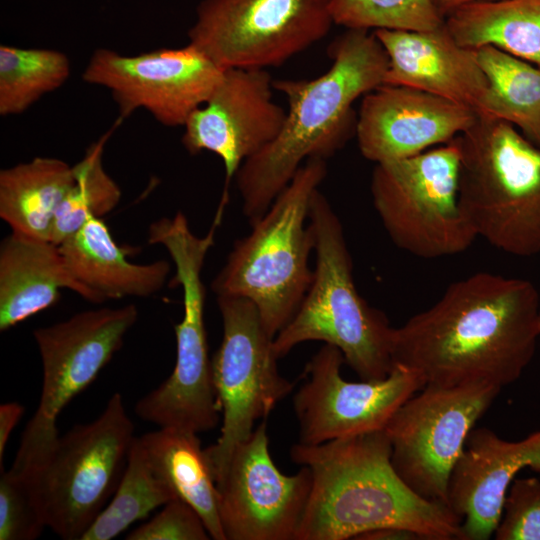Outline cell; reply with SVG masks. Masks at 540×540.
Segmentation results:
<instances>
[{
  "label": "cell",
  "instance_id": "31",
  "mask_svg": "<svg viewBox=\"0 0 540 540\" xmlns=\"http://www.w3.org/2000/svg\"><path fill=\"white\" fill-rule=\"evenodd\" d=\"M47 528L26 482L1 469L0 540H33Z\"/></svg>",
  "mask_w": 540,
  "mask_h": 540
},
{
  "label": "cell",
  "instance_id": "19",
  "mask_svg": "<svg viewBox=\"0 0 540 540\" xmlns=\"http://www.w3.org/2000/svg\"><path fill=\"white\" fill-rule=\"evenodd\" d=\"M526 468L540 473V430L518 441L473 428L455 465L448 506L461 518V540H488L499 523L506 493Z\"/></svg>",
  "mask_w": 540,
  "mask_h": 540
},
{
  "label": "cell",
  "instance_id": "36",
  "mask_svg": "<svg viewBox=\"0 0 540 540\" xmlns=\"http://www.w3.org/2000/svg\"><path fill=\"white\" fill-rule=\"evenodd\" d=\"M438 14L445 18L458 8L479 1H498V0H430Z\"/></svg>",
  "mask_w": 540,
  "mask_h": 540
},
{
  "label": "cell",
  "instance_id": "13",
  "mask_svg": "<svg viewBox=\"0 0 540 540\" xmlns=\"http://www.w3.org/2000/svg\"><path fill=\"white\" fill-rule=\"evenodd\" d=\"M330 0H202L190 44L223 69L279 66L324 38Z\"/></svg>",
  "mask_w": 540,
  "mask_h": 540
},
{
  "label": "cell",
  "instance_id": "6",
  "mask_svg": "<svg viewBox=\"0 0 540 540\" xmlns=\"http://www.w3.org/2000/svg\"><path fill=\"white\" fill-rule=\"evenodd\" d=\"M455 140L459 201L477 237L511 255L540 253V148L512 124L480 115Z\"/></svg>",
  "mask_w": 540,
  "mask_h": 540
},
{
  "label": "cell",
  "instance_id": "21",
  "mask_svg": "<svg viewBox=\"0 0 540 540\" xmlns=\"http://www.w3.org/2000/svg\"><path fill=\"white\" fill-rule=\"evenodd\" d=\"M102 303L70 272L59 245L11 232L0 245V330L54 305L61 289Z\"/></svg>",
  "mask_w": 540,
  "mask_h": 540
},
{
  "label": "cell",
  "instance_id": "11",
  "mask_svg": "<svg viewBox=\"0 0 540 540\" xmlns=\"http://www.w3.org/2000/svg\"><path fill=\"white\" fill-rule=\"evenodd\" d=\"M501 388L485 383L426 384L392 415L384 430L391 463L422 498L448 506V487L467 437Z\"/></svg>",
  "mask_w": 540,
  "mask_h": 540
},
{
  "label": "cell",
  "instance_id": "20",
  "mask_svg": "<svg viewBox=\"0 0 540 540\" xmlns=\"http://www.w3.org/2000/svg\"><path fill=\"white\" fill-rule=\"evenodd\" d=\"M388 56L384 83L415 88L478 113L488 79L477 49L460 45L445 22L431 30L373 31Z\"/></svg>",
  "mask_w": 540,
  "mask_h": 540
},
{
  "label": "cell",
  "instance_id": "32",
  "mask_svg": "<svg viewBox=\"0 0 540 540\" xmlns=\"http://www.w3.org/2000/svg\"><path fill=\"white\" fill-rule=\"evenodd\" d=\"M493 536L496 540H540V479L512 482Z\"/></svg>",
  "mask_w": 540,
  "mask_h": 540
},
{
  "label": "cell",
  "instance_id": "33",
  "mask_svg": "<svg viewBox=\"0 0 540 540\" xmlns=\"http://www.w3.org/2000/svg\"><path fill=\"white\" fill-rule=\"evenodd\" d=\"M211 538L197 511L188 503L173 499L150 521L140 525L127 540H207Z\"/></svg>",
  "mask_w": 540,
  "mask_h": 540
},
{
  "label": "cell",
  "instance_id": "16",
  "mask_svg": "<svg viewBox=\"0 0 540 540\" xmlns=\"http://www.w3.org/2000/svg\"><path fill=\"white\" fill-rule=\"evenodd\" d=\"M216 486L225 540H295L312 474L306 466L294 475L276 467L263 420L234 448Z\"/></svg>",
  "mask_w": 540,
  "mask_h": 540
},
{
  "label": "cell",
  "instance_id": "12",
  "mask_svg": "<svg viewBox=\"0 0 540 540\" xmlns=\"http://www.w3.org/2000/svg\"><path fill=\"white\" fill-rule=\"evenodd\" d=\"M223 337L213 356L212 374L222 415L217 442L205 453L216 479L234 448L254 431L294 384L278 371L273 339L255 305L244 298L217 296Z\"/></svg>",
  "mask_w": 540,
  "mask_h": 540
},
{
  "label": "cell",
  "instance_id": "26",
  "mask_svg": "<svg viewBox=\"0 0 540 540\" xmlns=\"http://www.w3.org/2000/svg\"><path fill=\"white\" fill-rule=\"evenodd\" d=\"M477 54L489 84L477 115L518 127L540 148V68L493 46Z\"/></svg>",
  "mask_w": 540,
  "mask_h": 540
},
{
  "label": "cell",
  "instance_id": "7",
  "mask_svg": "<svg viewBox=\"0 0 540 540\" xmlns=\"http://www.w3.org/2000/svg\"><path fill=\"white\" fill-rule=\"evenodd\" d=\"M216 225L205 236H196L187 218L156 221L149 231L150 244L168 251L176 269L175 279L183 290V317L174 326L176 362L170 376L142 397L135 406L137 416L158 427L195 432L215 428L220 407L214 387L204 320L205 287L201 272L206 255L215 243Z\"/></svg>",
  "mask_w": 540,
  "mask_h": 540
},
{
  "label": "cell",
  "instance_id": "37",
  "mask_svg": "<svg viewBox=\"0 0 540 540\" xmlns=\"http://www.w3.org/2000/svg\"><path fill=\"white\" fill-rule=\"evenodd\" d=\"M538 324H539V331H540V291H539V311H538Z\"/></svg>",
  "mask_w": 540,
  "mask_h": 540
},
{
  "label": "cell",
  "instance_id": "4",
  "mask_svg": "<svg viewBox=\"0 0 540 540\" xmlns=\"http://www.w3.org/2000/svg\"><path fill=\"white\" fill-rule=\"evenodd\" d=\"M309 223L314 234L313 279L291 320L273 339L278 359L307 341L337 347L363 381L382 380L393 368L394 327L358 293L342 223L317 189Z\"/></svg>",
  "mask_w": 540,
  "mask_h": 540
},
{
  "label": "cell",
  "instance_id": "22",
  "mask_svg": "<svg viewBox=\"0 0 540 540\" xmlns=\"http://www.w3.org/2000/svg\"><path fill=\"white\" fill-rule=\"evenodd\" d=\"M65 262L77 281L102 301L149 297L159 292L171 266L165 260L135 264L113 239L102 218L91 217L60 245Z\"/></svg>",
  "mask_w": 540,
  "mask_h": 540
},
{
  "label": "cell",
  "instance_id": "10",
  "mask_svg": "<svg viewBox=\"0 0 540 540\" xmlns=\"http://www.w3.org/2000/svg\"><path fill=\"white\" fill-rule=\"evenodd\" d=\"M137 319V307L128 304L81 311L34 330L42 363L41 394L23 431L11 473L23 477L44 459L60 436L58 416L119 351Z\"/></svg>",
  "mask_w": 540,
  "mask_h": 540
},
{
  "label": "cell",
  "instance_id": "18",
  "mask_svg": "<svg viewBox=\"0 0 540 540\" xmlns=\"http://www.w3.org/2000/svg\"><path fill=\"white\" fill-rule=\"evenodd\" d=\"M476 119L467 106L415 88L382 84L365 94L355 134L363 157L380 163L448 143Z\"/></svg>",
  "mask_w": 540,
  "mask_h": 540
},
{
  "label": "cell",
  "instance_id": "25",
  "mask_svg": "<svg viewBox=\"0 0 540 540\" xmlns=\"http://www.w3.org/2000/svg\"><path fill=\"white\" fill-rule=\"evenodd\" d=\"M444 22L464 47L493 46L540 68V0L474 2Z\"/></svg>",
  "mask_w": 540,
  "mask_h": 540
},
{
  "label": "cell",
  "instance_id": "30",
  "mask_svg": "<svg viewBox=\"0 0 540 540\" xmlns=\"http://www.w3.org/2000/svg\"><path fill=\"white\" fill-rule=\"evenodd\" d=\"M330 12L347 29L425 31L444 23L430 0H330Z\"/></svg>",
  "mask_w": 540,
  "mask_h": 540
},
{
  "label": "cell",
  "instance_id": "15",
  "mask_svg": "<svg viewBox=\"0 0 540 540\" xmlns=\"http://www.w3.org/2000/svg\"><path fill=\"white\" fill-rule=\"evenodd\" d=\"M341 351L324 344L308 362L307 380L293 397L299 443L330 440L382 430L395 411L426 384L414 371L394 364L387 377L351 382L341 375Z\"/></svg>",
  "mask_w": 540,
  "mask_h": 540
},
{
  "label": "cell",
  "instance_id": "17",
  "mask_svg": "<svg viewBox=\"0 0 540 540\" xmlns=\"http://www.w3.org/2000/svg\"><path fill=\"white\" fill-rule=\"evenodd\" d=\"M273 81L264 68H227L207 101L186 121L181 139L192 155L216 154L225 168L220 206L242 163L271 143L281 131L287 111L273 100Z\"/></svg>",
  "mask_w": 540,
  "mask_h": 540
},
{
  "label": "cell",
  "instance_id": "8",
  "mask_svg": "<svg viewBox=\"0 0 540 540\" xmlns=\"http://www.w3.org/2000/svg\"><path fill=\"white\" fill-rule=\"evenodd\" d=\"M134 425L115 392L93 421L59 436L23 479L45 521L60 538L81 540L114 494L125 469Z\"/></svg>",
  "mask_w": 540,
  "mask_h": 540
},
{
  "label": "cell",
  "instance_id": "29",
  "mask_svg": "<svg viewBox=\"0 0 540 540\" xmlns=\"http://www.w3.org/2000/svg\"><path fill=\"white\" fill-rule=\"evenodd\" d=\"M112 132L92 143L74 168V182L63 198L50 241L60 245L91 217L103 218L116 208L122 192L103 166L104 146Z\"/></svg>",
  "mask_w": 540,
  "mask_h": 540
},
{
  "label": "cell",
  "instance_id": "14",
  "mask_svg": "<svg viewBox=\"0 0 540 540\" xmlns=\"http://www.w3.org/2000/svg\"><path fill=\"white\" fill-rule=\"evenodd\" d=\"M224 71L190 43L132 56L99 48L82 79L110 91L121 119L143 109L161 125L178 127L207 101Z\"/></svg>",
  "mask_w": 540,
  "mask_h": 540
},
{
  "label": "cell",
  "instance_id": "24",
  "mask_svg": "<svg viewBox=\"0 0 540 540\" xmlns=\"http://www.w3.org/2000/svg\"><path fill=\"white\" fill-rule=\"evenodd\" d=\"M139 439L152 466L176 498L197 511L211 538L225 540L216 482L198 434L159 427Z\"/></svg>",
  "mask_w": 540,
  "mask_h": 540
},
{
  "label": "cell",
  "instance_id": "27",
  "mask_svg": "<svg viewBox=\"0 0 540 540\" xmlns=\"http://www.w3.org/2000/svg\"><path fill=\"white\" fill-rule=\"evenodd\" d=\"M173 499H177L173 491L152 466L139 437H135L113 498L81 540L117 537L131 524Z\"/></svg>",
  "mask_w": 540,
  "mask_h": 540
},
{
  "label": "cell",
  "instance_id": "9",
  "mask_svg": "<svg viewBox=\"0 0 540 540\" xmlns=\"http://www.w3.org/2000/svg\"><path fill=\"white\" fill-rule=\"evenodd\" d=\"M459 165L455 138L410 157L375 163L373 206L398 248L432 259L473 244L477 235L459 201Z\"/></svg>",
  "mask_w": 540,
  "mask_h": 540
},
{
  "label": "cell",
  "instance_id": "23",
  "mask_svg": "<svg viewBox=\"0 0 540 540\" xmlns=\"http://www.w3.org/2000/svg\"><path fill=\"white\" fill-rule=\"evenodd\" d=\"M74 182V168L35 157L0 171V217L12 232L50 241L57 210Z\"/></svg>",
  "mask_w": 540,
  "mask_h": 540
},
{
  "label": "cell",
  "instance_id": "3",
  "mask_svg": "<svg viewBox=\"0 0 540 540\" xmlns=\"http://www.w3.org/2000/svg\"><path fill=\"white\" fill-rule=\"evenodd\" d=\"M329 55L330 68L317 78L273 81L288 101L283 127L235 174L249 223L268 210L306 160H326L343 147L355 132L353 102L384 83L388 56L374 32L347 29Z\"/></svg>",
  "mask_w": 540,
  "mask_h": 540
},
{
  "label": "cell",
  "instance_id": "28",
  "mask_svg": "<svg viewBox=\"0 0 540 540\" xmlns=\"http://www.w3.org/2000/svg\"><path fill=\"white\" fill-rule=\"evenodd\" d=\"M66 54L54 49L0 46V115H18L70 77Z\"/></svg>",
  "mask_w": 540,
  "mask_h": 540
},
{
  "label": "cell",
  "instance_id": "5",
  "mask_svg": "<svg viewBox=\"0 0 540 540\" xmlns=\"http://www.w3.org/2000/svg\"><path fill=\"white\" fill-rule=\"evenodd\" d=\"M326 174V160H306L268 210L250 223V233L235 242L211 284L216 296L251 301L272 338L294 316L313 279L309 257L315 241L307 221L312 195Z\"/></svg>",
  "mask_w": 540,
  "mask_h": 540
},
{
  "label": "cell",
  "instance_id": "34",
  "mask_svg": "<svg viewBox=\"0 0 540 540\" xmlns=\"http://www.w3.org/2000/svg\"><path fill=\"white\" fill-rule=\"evenodd\" d=\"M25 408L18 402H6L0 405V469L10 435L24 414Z\"/></svg>",
  "mask_w": 540,
  "mask_h": 540
},
{
  "label": "cell",
  "instance_id": "1",
  "mask_svg": "<svg viewBox=\"0 0 540 540\" xmlns=\"http://www.w3.org/2000/svg\"><path fill=\"white\" fill-rule=\"evenodd\" d=\"M539 291L528 280L478 272L451 284L428 309L394 328L393 364L425 384L517 381L540 337Z\"/></svg>",
  "mask_w": 540,
  "mask_h": 540
},
{
  "label": "cell",
  "instance_id": "35",
  "mask_svg": "<svg viewBox=\"0 0 540 540\" xmlns=\"http://www.w3.org/2000/svg\"><path fill=\"white\" fill-rule=\"evenodd\" d=\"M358 539L365 540H380V539H419V537L410 531L395 529V528H385L377 529L370 532H367L358 537Z\"/></svg>",
  "mask_w": 540,
  "mask_h": 540
},
{
  "label": "cell",
  "instance_id": "2",
  "mask_svg": "<svg viewBox=\"0 0 540 540\" xmlns=\"http://www.w3.org/2000/svg\"><path fill=\"white\" fill-rule=\"evenodd\" d=\"M290 456L312 474L295 540L358 539L385 528L419 539L461 540V518L449 506L419 496L396 473L384 429L316 445L298 442Z\"/></svg>",
  "mask_w": 540,
  "mask_h": 540
}]
</instances>
